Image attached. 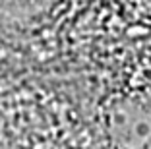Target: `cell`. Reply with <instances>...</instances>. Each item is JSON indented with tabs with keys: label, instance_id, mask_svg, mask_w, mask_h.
Masks as SVG:
<instances>
[]
</instances>
